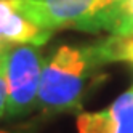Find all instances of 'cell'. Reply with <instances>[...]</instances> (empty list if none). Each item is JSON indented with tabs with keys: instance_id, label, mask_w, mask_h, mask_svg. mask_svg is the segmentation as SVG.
Masks as SVG:
<instances>
[{
	"instance_id": "1",
	"label": "cell",
	"mask_w": 133,
	"mask_h": 133,
	"mask_svg": "<svg viewBox=\"0 0 133 133\" xmlns=\"http://www.w3.org/2000/svg\"><path fill=\"white\" fill-rule=\"evenodd\" d=\"M104 64L108 63L99 42L58 46L45 59L37 109L46 114L80 111L90 87L96 80L95 74Z\"/></svg>"
},
{
	"instance_id": "2",
	"label": "cell",
	"mask_w": 133,
	"mask_h": 133,
	"mask_svg": "<svg viewBox=\"0 0 133 133\" xmlns=\"http://www.w3.org/2000/svg\"><path fill=\"white\" fill-rule=\"evenodd\" d=\"M3 64L8 88L6 117H26L37 109L45 58L37 45L16 43L5 50Z\"/></svg>"
},
{
	"instance_id": "3",
	"label": "cell",
	"mask_w": 133,
	"mask_h": 133,
	"mask_svg": "<svg viewBox=\"0 0 133 133\" xmlns=\"http://www.w3.org/2000/svg\"><path fill=\"white\" fill-rule=\"evenodd\" d=\"M31 19L46 31L75 27L96 13V0H15Z\"/></svg>"
},
{
	"instance_id": "4",
	"label": "cell",
	"mask_w": 133,
	"mask_h": 133,
	"mask_svg": "<svg viewBox=\"0 0 133 133\" xmlns=\"http://www.w3.org/2000/svg\"><path fill=\"white\" fill-rule=\"evenodd\" d=\"M75 128L77 133H133V87L119 95L108 108L80 112Z\"/></svg>"
},
{
	"instance_id": "5",
	"label": "cell",
	"mask_w": 133,
	"mask_h": 133,
	"mask_svg": "<svg viewBox=\"0 0 133 133\" xmlns=\"http://www.w3.org/2000/svg\"><path fill=\"white\" fill-rule=\"evenodd\" d=\"M51 34L24 15L15 0H0V40L8 45L31 43L42 46L50 40Z\"/></svg>"
},
{
	"instance_id": "6",
	"label": "cell",
	"mask_w": 133,
	"mask_h": 133,
	"mask_svg": "<svg viewBox=\"0 0 133 133\" xmlns=\"http://www.w3.org/2000/svg\"><path fill=\"white\" fill-rule=\"evenodd\" d=\"M79 31H108L112 35H133V0H117L91 15Z\"/></svg>"
},
{
	"instance_id": "7",
	"label": "cell",
	"mask_w": 133,
	"mask_h": 133,
	"mask_svg": "<svg viewBox=\"0 0 133 133\" xmlns=\"http://www.w3.org/2000/svg\"><path fill=\"white\" fill-rule=\"evenodd\" d=\"M99 48L106 63L125 61L133 64V35H111L99 40Z\"/></svg>"
},
{
	"instance_id": "8",
	"label": "cell",
	"mask_w": 133,
	"mask_h": 133,
	"mask_svg": "<svg viewBox=\"0 0 133 133\" xmlns=\"http://www.w3.org/2000/svg\"><path fill=\"white\" fill-rule=\"evenodd\" d=\"M3 55H0V120L6 117V103H8V88H6V79H5V64H3Z\"/></svg>"
},
{
	"instance_id": "9",
	"label": "cell",
	"mask_w": 133,
	"mask_h": 133,
	"mask_svg": "<svg viewBox=\"0 0 133 133\" xmlns=\"http://www.w3.org/2000/svg\"><path fill=\"white\" fill-rule=\"evenodd\" d=\"M0 133H35V125L32 123H23L10 128H0Z\"/></svg>"
},
{
	"instance_id": "10",
	"label": "cell",
	"mask_w": 133,
	"mask_h": 133,
	"mask_svg": "<svg viewBox=\"0 0 133 133\" xmlns=\"http://www.w3.org/2000/svg\"><path fill=\"white\" fill-rule=\"evenodd\" d=\"M114 2H117V0H96V11H99L101 8L108 6V5H111Z\"/></svg>"
},
{
	"instance_id": "11",
	"label": "cell",
	"mask_w": 133,
	"mask_h": 133,
	"mask_svg": "<svg viewBox=\"0 0 133 133\" xmlns=\"http://www.w3.org/2000/svg\"><path fill=\"white\" fill-rule=\"evenodd\" d=\"M6 48H8V43H5L3 40H0V55H2Z\"/></svg>"
}]
</instances>
